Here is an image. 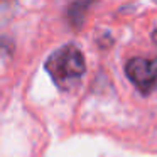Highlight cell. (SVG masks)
Here are the masks:
<instances>
[{"instance_id": "cell-1", "label": "cell", "mask_w": 157, "mask_h": 157, "mask_svg": "<svg viewBox=\"0 0 157 157\" xmlns=\"http://www.w3.org/2000/svg\"><path fill=\"white\" fill-rule=\"evenodd\" d=\"M54 85L63 91L73 90L86 73L85 56L76 46L66 44L54 51L44 64Z\"/></svg>"}, {"instance_id": "cell-2", "label": "cell", "mask_w": 157, "mask_h": 157, "mask_svg": "<svg viewBox=\"0 0 157 157\" xmlns=\"http://www.w3.org/2000/svg\"><path fill=\"white\" fill-rule=\"evenodd\" d=\"M125 75L142 95L157 88V58H132L125 64Z\"/></svg>"}, {"instance_id": "cell-3", "label": "cell", "mask_w": 157, "mask_h": 157, "mask_svg": "<svg viewBox=\"0 0 157 157\" xmlns=\"http://www.w3.org/2000/svg\"><path fill=\"white\" fill-rule=\"evenodd\" d=\"M14 5H15V0H0V21L10 17Z\"/></svg>"}, {"instance_id": "cell-4", "label": "cell", "mask_w": 157, "mask_h": 157, "mask_svg": "<svg viewBox=\"0 0 157 157\" xmlns=\"http://www.w3.org/2000/svg\"><path fill=\"white\" fill-rule=\"evenodd\" d=\"M152 41H154V42H155V44H157V29H155V31L152 32Z\"/></svg>"}, {"instance_id": "cell-5", "label": "cell", "mask_w": 157, "mask_h": 157, "mask_svg": "<svg viewBox=\"0 0 157 157\" xmlns=\"http://www.w3.org/2000/svg\"><path fill=\"white\" fill-rule=\"evenodd\" d=\"M154 2H155V4H157V0H154Z\"/></svg>"}]
</instances>
